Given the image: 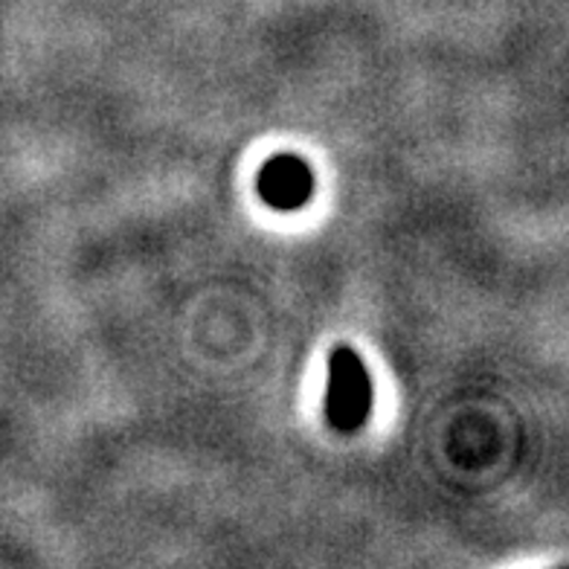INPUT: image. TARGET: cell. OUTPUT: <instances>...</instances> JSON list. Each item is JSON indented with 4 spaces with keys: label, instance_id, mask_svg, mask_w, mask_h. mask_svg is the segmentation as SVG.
<instances>
[{
    "label": "cell",
    "instance_id": "obj_1",
    "mask_svg": "<svg viewBox=\"0 0 569 569\" xmlns=\"http://www.w3.org/2000/svg\"><path fill=\"white\" fill-rule=\"evenodd\" d=\"M369 405H372V383L367 367L352 349H338L329 363V392H326L329 421L343 433H352L367 421Z\"/></svg>",
    "mask_w": 569,
    "mask_h": 569
},
{
    "label": "cell",
    "instance_id": "obj_2",
    "mask_svg": "<svg viewBox=\"0 0 569 569\" xmlns=\"http://www.w3.org/2000/svg\"><path fill=\"white\" fill-rule=\"evenodd\" d=\"M315 178L302 160L297 158H277L270 160L259 174V189L262 198L279 210H297L311 196Z\"/></svg>",
    "mask_w": 569,
    "mask_h": 569
}]
</instances>
